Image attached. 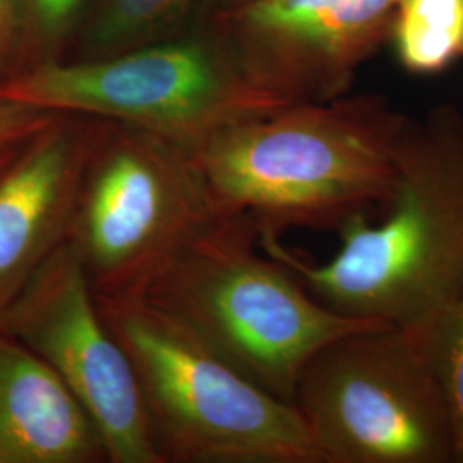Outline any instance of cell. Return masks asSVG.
<instances>
[{"label": "cell", "mask_w": 463, "mask_h": 463, "mask_svg": "<svg viewBox=\"0 0 463 463\" xmlns=\"http://www.w3.org/2000/svg\"><path fill=\"white\" fill-rule=\"evenodd\" d=\"M201 0H95L78 36V55L97 59L175 36Z\"/></svg>", "instance_id": "7c38bea8"}, {"label": "cell", "mask_w": 463, "mask_h": 463, "mask_svg": "<svg viewBox=\"0 0 463 463\" xmlns=\"http://www.w3.org/2000/svg\"><path fill=\"white\" fill-rule=\"evenodd\" d=\"M400 0H244L220 5L215 32L249 76L287 103L347 95L388 43Z\"/></svg>", "instance_id": "9c48e42d"}, {"label": "cell", "mask_w": 463, "mask_h": 463, "mask_svg": "<svg viewBox=\"0 0 463 463\" xmlns=\"http://www.w3.org/2000/svg\"><path fill=\"white\" fill-rule=\"evenodd\" d=\"M0 463H109L78 400L36 354L2 330Z\"/></svg>", "instance_id": "8fae6325"}, {"label": "cell", "mask_w": 463, "mask_h": 463, "mask_svg": "<svg viewBox=\"0 0 463 463\" xmlns=\"http://www.w3.org/2000/svg\"><path fill=\"white\" fill-rule=\"evenodd\" d=\"M93 2L16 0L21 72L49 61L64 59Z\"/></svg>", "instance_id": "9a60e30c"}, {"label": "cell", "mask_w": 463, "mask_h": 463, "mask_svg": "<svg viewBox=\"0 0 463 463\" xmlns=\"http://www.w3.org/2000/svg\"><path fill=\"white\" fill-rule=\"evenodd\" d=\"M0 330L36 354L95 422L109 463H162L133 363L99 313L69 242L34 271Z\"/></svg>", "instance_id": "ba28073f"}, {"label": "cell", "mask_w": 463, "mask_h": 463, "mask_svg": "<svg viewBox=\"0 0 463 463\" xmlns=\"http://www.w3.org/2000/svg\"><path fill=\"white\" fill-rule=\"evenodd\" d=\"M340 248L315 261L279 235L260 246L338 315L414 326L463 296V114L438 105L411 124L381 216H354Z\"/></svg>", "instance_id": "6da1fadb"}, {"label": "cell", "mask_w": 463, "mask_h": 463, "mask_svg": "<svg viewBox=\"0 0 463 463\" xmlns=\"http://www.w3.org/2000/svg\"><path fill=\"white\" fill-rule=\"evenodd\" d=\"M215 215L194 151L95 117L67 235L95 296H143Z\"/></svg>", "instance_id": "8992f818"}, {"label": "cell", "mask_w": 463, "mask_h": 463, "mask_svg": "<svg viewBox=\"0 0 463 463\" xmlns=\"http://www.w3.org/2000/svg\"><path fill=\"white\" fill-rule=\"evenodd\" d=\"M403 330L414 338L443 392L455 432L457 463H463V296Z\"/></svg>", "instance_id": "5bb4252c"}, {"label": "cell", "mask_w": 463, "mask_h": 463, "mask_svg": "<svg viewBox=\"0 0 463 463\" xmlns=\"http://www.w3.org/2000/svg\"><path fill=\"white\" fill-rule=\"evenodd\" d=\"M0 99L128 124L194 153L223 129L290 105L256 83L215 32L49 61L2 84Z\"/></svg>", "instance_id": "5b68a950"}, {"label": "cell", "mask_w": 463, "mask_h": 463, "mask_svg": "<svg viewBox=\"0 0 463 463\" xmlns=\"http://www.w3.org/2000/svg\"><path fill=\"white\" fill-rule=\"evenodd\" d=\"M411 124L381 95L302 101L216 134L194 153L216 213L260 235L338 231L388 203Z\"/></svg>", "instance_id": "7a4b0ae2"}, {"label": "cell", "mask_w": 463, "mask_h": 463, "mask_svg": "<svg viewBox=\"0 0 463 463\" xmlns=\"http://www.w3.org/2000/svg\"><path fill=\"white\" fill-rule=\"evenodd\" d=\"M388 42L411 74L447 71L463 61V0H400Z\"/></svg>", "instance_id": "4fadbf2b"}, {"label": "cell", "mask_w": 463, "mask_h": 463, "mask_svg": "<svg viewBox=\"0 0 463 463\" xmlns=\"http://www.w3.org/2000/svg\"><path fill=\"white\" fill-rule=\"evenodd\" d=\"M126 348L162 463H323L294 403L246 378L143 296L99 298Z\"/></svg>", "instance_id": "277c9868"}, {"label": "cell", "mask_w": 463, "mask_h": 463, "mask_svg": "<svg viewBox=\"0 0 463 463\" xmlns=\"http://www.w3.org/2000/svg\"><path fill=\"white\" fill-rule=\"evenodd\" d=\"M93 128L61 114L0 177V317L67 241Z\"/></svg>", "instance_id": "30bf717a"}, {"label": "cell", "mask_w": 463, "mask_h": 463, "mask_svg": "<svg viewBox=\"0 0 463 463\" xmlns=\"http://www.w3.org/2000/svg\"><path fill=\"white\" fill-rule=\"evenodd\" d=\"M292 403L323 463H457L443 392L403 328L330 342L302 369Z\"/></svg>", "instance_id": "52a82bcc"}, {"label": "cell", "mask_w": 463, "mask_h": 463, "mask_svg": "<svg viewBox=\"0 0 463 463\" xmlns=\"http://www.w3.org/2000/svg\"><path fill=\"white\" fill-rule=\"evenodd\" d=\"M239 2H244V0H222V5H231V4H239Z\"/></svg>", "instance_id": "ac0fdd59"}, {"label": "cell", "mask_w": 463, "mask_h": 463, "mask_svg": "<svg viewBox=\"0 0 463 463\" xmlns=\"http://www.w3.org/2000/svg\"><path fill=\"white\" fill-rule=\"evenodd\" d=\"M143 298L183 321L246 378L285 402L330 342L378 321L338 315L260 246L244 215L216 213L153 280Z\"/></svg>", "instance_id": "3957f363"}, {"label": "cell", "mask_w": 463, "mask_h": 463, "mask_svg": "<svg viewBox=\"0 0 463 463\" xmlns=\"http://www.w3.org/2000/svg\"><path fill=\"white\" fill-rule=\"evenodd\" d=\"M61 114L0 99V177Z\"/></svg>", "instance_id": "2e32d148"}, {"label": "cell", "mask_w": 463, "mask_h": 463, "mask_svg": "<svg viewBox=\"0 0 463 463\" xmlns=\"http://www.w3.org/2000/svg\"><path fill=\"white\" fill-rule=\"evenodd\" d=\"M21 69L16 0H0V86Z\"/></svg>", "instance_id": "e0dca14e"}]
</instances>
